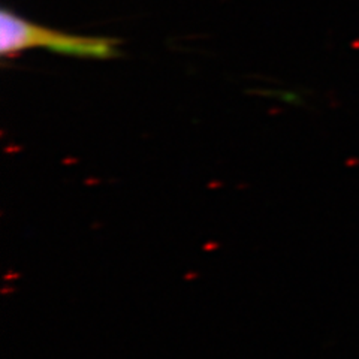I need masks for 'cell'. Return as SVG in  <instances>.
Returning a JSON list of instances; mask_svg holds the SVG:
<instances>
[{"label": "cell", "mask_w": 359, "mask_h": 359, "mask_svg": "<svg viewBox=\"0 0 359 359\" xmlns=\"http://www.w3.org/2000/svg\"><path fill=\"white\" fill-rule=\"evenodd\" d=\"M32 48H45L59 54L112 59L119 56V40L112 38H93L71 35L42 27L18 17L14 11H0V53L3 57L15 56Z\"/></svg>", "instance_id": "cell-1"}]
</instances>
